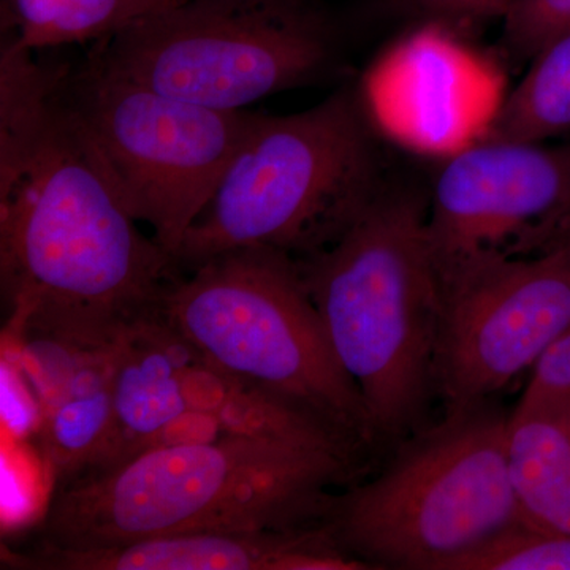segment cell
Instances as JSON below:
<instances>
[{
    "label": "cell",
    "mask_w": 570,
    "mask_h": 570,
    "mask_svg": "<svg viewBox=\"0 0 570 570\" xmlns=\"http://www.w3.org/2000/svg\"><path fill=\"white\" fill-rule=\"evenodd\" d=\"M66 69L2 41L3 296L10 324L118 328L156 311L181 272L127 212L67 102Z\"/></svg>",
    "instance_id": "cell-1"
},
{
    "label": "cell",
    "mask_w": 570,
    "mask_h": 570,
    "mask_svg": "<svg viewBox=\"0 0 570 570\" xmlns=\"http://www.w3.org/2000/svg\"><path fill=\"white\" fill-rule=\"evenodd\" d=\"M374 459L355 450L224 436L145 450L58 483L39 546L94 550L160 535L318 527Z\"/></svg>",
    "instance_id": "cell-2"
},
{
    "label": "cell",
    "mask_w": 570,
    "mask_h": 570,
    "mask_svg": "<svg viewBox=\"0 0 570 570\" xmlns=\"http://www.w3.org/2000/svg\"><path fill=\"white\" fill-rule=\"evenodd\" d=\"M425 202L381 189L332 245L295 258L384 450L428 426L441 322V284Z\"/></svg>",
    "instance_id": "cell-3"
},
{
    "label": "cell",
    "mask_w": 570,
    "mask_h": 570,
    "mask_svg": "<svg viewBox=\"0 0 570 570\" xmlns=\"http://www.w3.org/2000/svg\"><path fill=\"white\" fill-rule=\"evenodd\" d=\"M509 417L490 401L445 414L396 445L377 475L337 491L322 527L373 570H449L523 521Z\"/></svg>",
    "instance_id": "cell-4"
},
{
    "label": "cell",
    "mask_w": 570,
    "mask_h": 570,
    "mask_svg": "<svg viewBox=\"0 0 570 570\" xmlns=\"http://www.w3.org/2000/svg\"><path fill=\"white\" fill-rule=\"evenodd\" d=\"M370 127L348 88L295 115H257L184 236L179 272L243 247L303 258L336 242L382 189Z\"/></svg>",
    "instance_id": "cell-5"
},
{
    "label": "cell",
    "mask_w": 570,
    "mask_h": 570,
    "mask_svg": "<svg viewBox=\"0 0 570 570\" xmlns=\"http://www.w3.org/2000/svg\"><path fill=\"white\" fill-rule=\"evenodd\" d=\"M159 311L209 365L305 404L374 456L384 450L291 255L268 247L214 255L171 281Z\"/></svg>",
    "instance_id": "cell-6"
},
{
    "label": "cell",
    "mask_w": 570,
    "mask_h": 570,
    "mask_svg": "<svg viewBox=\"0 0 570 570\" xmlns=\"http://www.w3.org/2000/svg\"><path fill=\"white\" fill-rule=\"evenodd\" d=\"M91 59L165 96L238 111L324 81L341 51L302 0H183L100 41Z\"/></svg>",
    "instance_id": "cell-7"
},
{
    "label": "cell",
    "mask_w": 570,
    "mask_h": 570,
    "mask_svg": "<svg viewBox=\"0 0 570 570\" xmlns=\"http://www.w3.org/2000/svg\"><path fill=\"white\" fill-rule=\"evenodd\" d=\"M63 94L127 212L151 227L175 261L258 112L175 99L91 58L77 71L66 69Z\"/></svg>",
    "instance_id": "cell-8"
},
{
    "label": "cell",
    "mask_w": 570,
    "mask_h": 570,
    "mask_svg": "<svg viewBox=\"0 0 570 570\" xmlns=\"http://www.w3.org/2000/svg\"><path fill=\"white\" fill-rule=\"evenodd\" d=\"M441 294L434 387L450 414L490 401L570 328V245L490 255Z\"/></svg>",
    "instance_id": "cell-9"
},
{
    "label": "cell",
    "mask_w": 570,
    "mask_h": 570,
    "mask_svg": "<svg viewBox=\"0 0 570 570\" xmlns=\"http://www.w3.org/2000/svg\"><path fill=\"white\" fill-rule=\"evenodd\" d=\"M570 209V145L487 140L444 160L426 212L439 284L490 255L540 253Z\"/></svg>",
    "instance_id": "cell-10"
},
{
    "label": "cell",
    "mask_w": 570,
    "mask_h": 570,
    "mask_svg": "<svg viewBox=\"0 0 570 570\" xmlns=\"http://www.w3.org/2000/svg\"><path fill=\"white\" fill-rule=\"evenodd\" d=\"M356 91L377 132L444 160L490 137L508 96L497 63L439 21L390 45Z\"/></svg>",
    "instance_id": "cell-11"
},
{
    "label": "cell",
    "mask_w": 570,
    "mask_h": 570,
    "mask_svg": "<svg viewBox=\"0 0 570 570\" xmlns=\"http://www.w3.org/2000/svg\"><path fill=\"white\" fill-rule=\"evenodd\" d=\"M124 330L91 335L10 326L18 362L36 393L41 452L58 483L88 474L102 459L111 434L112 376Z\"/></svg>",
    "instance_id": "cell-12"
},
{
    "label": "cell",
    "mask_w": 570,
    "mask_h": 570,
    "mask_svg": "<svg viewBox=\"0 0 570 570\" xmlns=\"http://www.w3.org/2000/svg\"><path fill=\"white\" fill-rule=\"evenodd\" d=\"M28 570H373L346 553L325 527L160 535L94 550L37 546L2 554Z\"/></svg>",
    "instance_id": "cell-13"
},
{
    "label": "cell",
    "mask_w": 570,
    "mask_h": 570,
    "mask_svg": "<svg viewBox=\"0 0 570 570\" xmlns=\"http://www.w3.org/2000/svg\"><path fill=\"white\" fill-rule=\"evenodd\" d=\"M190 354L193 348L165 321L159 307L127 324L112 376L110 439L102 459L88 474L140 455L165 428L189 411L184 367Z\"/></svg>",
    "instance_id": "cell-14"
},
{
    "label": "cell",
    "mask_w": 570,
    "mask_h": 570,
    "mask_svg": "<svg viewBox=\"0 0 570 570\" xmlns=\"http://www.w3.org/2000/svg\"><path fill=\"white\" fill-rule=\"evenodd\" d=\"M184 390L189 409L216 419L225 436L355 450L376 459L370 450L313 409L217 370L194 348L184 367Z\"/></svg>",
    "instance_id": "cell-15"
},
{
    "label": "cell",
    "mask_w": 570,
    "mask_h": 570,
    "mask_svg": "<svg viewBox=\"0 0 570 570\" xmlns=\"http://www.w3.org/2000/svg\"><path fill=\"white\" fill-rule=\"evenodd\" d=\"M508 455L524 523L570 534V403L513 411Z\"/></svg>",
    "instance_id": "cell-16"
},
{
    "label": "cell",
    "mask_w": 570,
    "mask_h": 570,
    "mask_svg": "<svg viewBox=\"0 0 570 570\" xmlns=\"http://www.w3.org/2000/svg\"><path fill=\"white\" fill-rule=\"evenodd\" d=\"M176 0H2L3 40L18 50L105 41Z\"/></svg>",
    "instance_id": "cell-17"
},
{
    "label": "cell",
    "mask_w": 570,
    "mask_h": 570,
    "mask_svg": "<svg viewBox=\"0 0 570 570\" xmlns=\"http://www.w3.org/2000/svg\"><path fill=\"white\" fill-rule=\"evenodd\" d=\"M531 59L530 70L505 96L489 138L542 142L570 132V31Z\"/></svg>",
    "instance_id": "cell-18"
},
{
    "label": "cell",
    "mask_w": 570,
    "mask_h": 570,
    "mask_svg": "<svg viewBox=\"0 0 570 570\" xmlns=\"http://www.w3.org/2000/svg\"><path fill=\"white\" fill-rule=\"evenodd\" d=\"M449 570H570V534L521 521L453 561Z\"/></svg>",
    "instance_id": "cell-19"
},
{
    "label": "cell",
    "mask_w": 570,
    "mask_h": 570,
    "mask_svg": "<svg viewBox=\"0 0 570 570\" xmlns=\"http://www.w3.org/2000/svg\"><path fill=\"white\" fill-rule=\"evenodd\" d=\"M504 18L510 50L532 58L551 39L570 31V0H513Z\"/></svg>",
    "instance_id": "cell-20"
},
{
    "label": "cell",
    "mask_w": 570,
    "mask_h": 570,
    "mask_svg": "<svg viewBox=\"0 0 570 570\" xmlns=\"http://www.w3.org/2000/svg\"><path fill=\"white\" fill-rule=\"evenodd\" d=\"M562 403H570V328L535 360L532 376L515 411Z\"/></svg>",
    "instance_id": "cell-21"
},
{
    "label": "cell",
    "mask_w": 570,
    "mask_h": 570,
    "mask_svg": "<svg viewBox=\"0 0 570 570\" xmlns=\"http://www.w3.org/2000/svg\"><path fill=\"white\" fill-rule=\"evenodd\" d=\"M412 6L430 18V21L448 22L478 20L491 14L508 13L513 0H409Z\"/></svg>",
    "instance_id": "cell-22"
},
{
    "label": "cell",
    "mask_w": 570,
    "mask_h": 570,
    "mask_svg": "<svg viewBox=\"0 0 570 570\" xmlns=\"http://www.w3.org/2000/svg\"><path fill=\"white\" fill-rule=\"evenodd\" d=\"M570 245V209L569 213L562 217L561 223L557 225L553 234L550 235L549 242L543 246V250L553 249V247Z\"/></svg>",
    "instance_id": "cell-23"
},
{
    "label": "cell",
    "mask_w": 570,
    "mask_h": 570,
    "mask_svg": "<svg viewBox=\"0 0 570 570\" xmlns=\"http://www.w3.org/2000/svg\"><path fill=\"white\" fill-rule=\"evenodd\" d=\"M176 2H183V0H176Z\"/></svg>",
    "instance_id": "cell-24"
}]
</instances>
